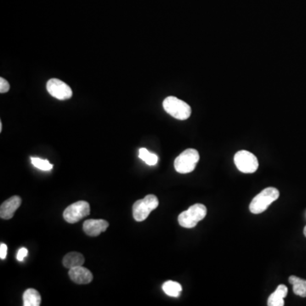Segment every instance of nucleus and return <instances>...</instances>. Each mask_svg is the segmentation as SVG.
<instances>
[{"label":"nucleus","instance_id":"obj_1","mask_svg":"<svg viewBox=\"0 0 306 306\" xmlns=\"http://www.w3.org/2000/svg\"><path fill=\"white\" fill-rule=\"evenodd\" d=\"M280 196L278 190L274 187H267L253 198L249 205L251 213L261 214L268 209L270 204L277 200Z\"/></svg>","mask_w":306,"mask_h":306},{"label":"nucleus","instance_id":"obj_2","mask_svg":"<svg viewBox=\"0 0 306 306\" xmlns=\"http://www.w3.org/2000/svg\"><path fill=\"white\" fill-rule=\"evenodd\" d=\"M206 207L201 203H197L179 215V224L184 228H193L199 221L206 217Z\"/></svg>","mask_w":306,"mask_h":306},{"label":"nucleus","instance_id":"obj_3","mask_svg":"<svg viewBox=\"0 0 306 306\" xmlns=\"http://www.w3.org/2000/svg\"><path fill=\"white\" fill-rule=\"evenodd\" d=\"M163 106L167 113L176 119L187 120L192 114L191 106L175 96L166 98L163 102Z\"/></svg>","mask_w":306,"mask_h":306},{"label":"nucleus","instance_id":"obj_4","mask_svg":"<svg viewBox=\"0 0 306 306\" xmlns=\"http://www.w3.org/2000/svg\"><path fill=\"white\" fill-rule=\"evenodd\" d=\"M159 199L155 195H147L143 199L137 200L133 205V216L138 222L147 219L150 212L155 210L159 206Z\"/></svg>","mask_w":306,"mask_h":306},{"label":"nucleus","instance_id":"obj_5","mask_svg":"<svg viewBox=\"0 0 306 306\" xmlns=\"http://www.w3.org/2000/svg\"><path fill=\"white\" fill-rule=\"evenodd\" d=\"M200 156L195 149H187L175 160V169L180 174H188L195 170Z\"/></svg>","mask_w":306,"mask_h":306},{"label":"nucleus","instance_id":"obj_6","mask_svg":"<svg viewBox=\"0 0 306 306\" xmlns=\"http://www.w3.org/2000/svg\"><path fill=\"white\" fill-rule=\"evenodd\" d=\"M234 163L237 170L244 174H252L258 170L259 162L253 153L248 150H239L235 154Z\"/></svg>","mask_w":306,"mask_h":306},{"label":"nucleus","instance_id":"obj_7","mask_svg":"<svg viewBox=\"0 0 306 306\" xmlns=\"http://www.w3.org/2000/svg\"><path fill=\"white\" fill-rule=\"evenodd\" d=\"M90 214L89 203L85 201H78L67 207L63 213V218L67 223L75 224Z\"/></svg>","mask_w":306,"mask_h":306},{"label":"nucleus","instance_id":"obj_8","mask_svg":"<svg viewBox=\"0 0 306 306\" xmlns=\"http://www.w3.org/2000/svg\"><path fill=\"white\" fill-rule=\"evenodd\" d=\"M46 89L50 95L58 100H68L73 96L72 89L58 78H51L48 81Z\"/></svg>","mask_w":306,"mask_h":306},{"label":"nucleus","instance_id":"obj_9","mask_svg":"<svg viewBox=\"0 0 306 306\" xmlns=\"http://www.w3.org/2000/svg\"><path fill=\"white\" fill-rule=\"evenodd\" d=\"M22 204V198L14 196L4 202L0 207V217L4 220H11L14 216L15 212Z\"/></svg>","mask_w":306,"mask_h":306},{"label":"nucleus","instance_id":"obj_10","mask_svg":"<svg viewBox=\"0 0 306 306\" xmlns=\"http://www.w3.org/2000/svg\"><path fill=\"white\" fill-rule=\"evenodd\" d=\"M109 224L105 220H88L84 221V231L89 237H97L100 233L106 231Z\"/></svg>","mask_w":306,"mask_h":306},{"label":"nucleus","instance_id":"obj_11","mask_svg":"<svg viewBox=\"0 0 306 306\" xmlns=\"http://www.w3.org/2000/svg\"><path fill=\"white\" fill-rule=\"evenodd\" d=\"M68 275L73 282L80 285L89 284L93 281V275L90 270L83 267V265L70 269Z\"/></svg>","mask_w":306,"mask_h":306},{"label":"nucleus","instance_id":"obj_12","mask_svg":"<svg viewBox=\"0 0 306 306\" xmlns=\"http://www.w3.org/2000/svg\"><path fill=\"white\" fill-rule=\"evenodd\" d=\"M287 287L281 284L276 287L275 292L270 295L268 298V305L269 306H283L284 298L287 296Z\"/></svg>","mask_w":306,"mask_h":306},{"label":"nucleus","instance_id":"obj_13","mask_svg":"<svg viewBox=\"0 0 306 306\" xmlns=\"http://www.w3.org/2000/svg\"><path fill=\"white\" fill-rule=\"evenodd\" d=\"M85 259L84 255L82 253H78V252H72L68 253L65 255L62 260V264L65 267L68 269L77 267V266H81L84 264Z\"/></svg>","mask_w":306,"mask_h":306},{"label":"nucleus","instance_id":"obj_14","mask_svg":"<svg viewBox=\"0 0 306 306\" xmlns=\"http://www.w3.org/2000/svg\"><path fill=\"white\" fill-rule=\"evenodd\" d=\"M41 303V296L36 289L28 288L23 293V305L39 306Z\"/></svg>","mask_w":306,"mask_h":306},{"label":"nucleus","instance_id":"obj_15","mask_svg":"<svg viewBox=\"0 0 306 306\" xmlns=\"http://www.w3.org/2000/svg\"><path fill=\"white\" fill-rule=\"evenodd\" d=\"M290 283L292 285V290L295 294L305 298L306 297V280L291 275L288 279Z\"/></svg>","mask_w":306,"mask_h":306},{"label":"nucleus","instance_id":"obj_16","mask_svg":"<svg viewBox=\"0 0 306 306\" xmlns=\"http://www.w3.org/2000/svg\"><path fill=\"white\" fill-rule=\"evenodd\" d=\"M163 290L170 297H179L182 292V287L177 281H167L163 285Z\"/></svg>","mask_w":306,"mask_h":306},{"label":"nucleus","instance_id":"obj_17","mask_svg":"<svg viewBox=\"0 0 306 306\" xmlns=\"http://www.w3.org/2000/svg\"><path fill=\"white\" fill-rule=\"evenodd\" d=\"M139 158L145 162L146 165H150V166L156 165L158 164V161H159V157L157 156L156 154H154V153L150 152L145 148L139 149Z\"/></svg>","mask_w":306,"mask_h":306},{"label":"nucleus","instance_id":"obj_18","mask_svg":"<svg viewBox=\"0 0 306 306\" xmlns=\"http://www.w3.org/2000/svg\"><path fill=\"white\" fill-rule=\"evenodd\" d=\"M31 162L34 167L43 170V171H50L53 169V165L50 164V162L45 159H39V158H32Z\"/></svg>","mask_w":306,"mask_h":306},{"label":"nucleus","instance_id":"obj_19","mask_svg":"<svg viewBox=\"0 0 306 306\" xmlns=\"http://www.w3.org/2000/svg\"><path fill=\"white\" fill-rule=\"evenodd\" d=\"M10 87L11 86H10L8 81L4 78H0V93L1 94L8 92Z\"/></svg>","mask_w":306,"mask_h":306},{"label":"nucleus","instance_id":"obj_20","mask_svg":"<svg viewBox=\"0 0 306 306\" xmlns=\"http://www.w3.org/2000/svg\"><path fill=\"white\" fill-rule=\"evenodd\" d=\"M28 251L26 248H20L17 253V259L18 261L23 262L26 257L28 256Z\"/></svg>","mask_w":306,"mask_h":306},{"label":"nucleus","instance_id":"obj_21","mask_svg":"<svg viewBox=\"0 0 306 306\" xmlns=\"http://www.w3.org/2000/svg\"><path fill=\"white\" fill-rule=\"evenodd\" d=\"M7 245L5 243H1L0 244V259H6V256H7Z\"/></svg>","mask_w":306,"mask_h":306},{"label":"nucleus","instance_id":"obj_22","mask_svg":"<svg viewBox=\"0 0 306 306\" xmlns=\"http://www.w3.org/2000/svg\"><path fill=\"white\" fill-rule=\"evenodd\" d=\"M2 128H3V125H2V122H0V132L2 131Z\"/></svg>","mask_w":306,"mask_h":306},{"label":"nucleus","instance_id":"obj_23","mask_svg":"<svg viewBox=\"0 0 306 306\" xmlns=\"http://www.w3.org/2000/svg\"><path fill=\"white\" fill-rule=\"evenodd\" d=\"M303 234H304V236H305L306 237V226L304 227V229H303Z\"/></svg>","mask_w":306,"mask_h":306}]
</instances>
